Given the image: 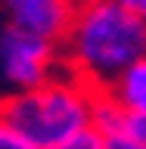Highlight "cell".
<instances>
[{
	"mask_svg": "<svg viewBox=\"0 0 146 149\" xmlns=\"http://www.w3.org/2000/svg\"><path fill=\"white\" fill-rule=\"evenodd\" d=\"M59 50L65 72L106 90L134 59L146 56V22L115 0H78Z\"/></svg>",
	"mask_w": 146,
	"mask_h": 149,
	"instance_id": "obj_1",
	"label": "cell"
},
{
	"mask_svg": "<svg viewBox=\"0 0 146 149\" xmlns=\"http://www.w3.org/2000/svg\"><path fill=\"white\" fill-rule=\"evenodd\" d=\"M96 87L72 72H59L41 87L0 96V121L19 130L34 149H53L72 134L90 127Z\"/></svg>",
	"mask_w": 146,
	"mask_h": 149,
	"instance_id": "obj_2",
	"label": "cell"
},
{
	"mask_svg": "<svg viewBox=\"0 0 146 149\" xmlns=\"http://www.w3.org/2000/svg\"><path fill=\"white\" fill-rule=\"evenodd\" d=\"M62 68L65 62L59 44L19 31L13 25L0 28V81L9 87V93L41 87Z\"/></svg>",
	"mask_w": 146,
	"mask_h": 149,
	"instance_id": "obj_3",
	"label": "cell"
},
{
	"mask_svg": "<svg viewBox=\"0 0 146 149\" xmlns=\"http://www.w3.org/2000/svg\"><path fill=\"white\" fill-rule=\"evenodd\" d=\"M75 9L78 0H0V16L6 25L53 44H62Z\"/></svg>",
	"mask_w": 146,
	"mask_h": 149,
	"instance_id": "obj_4",
	"label": "cell"
},
{
	"mask_svg": "<svg viewBox=\"0 0 146 149\" xmlns=\"http://www.w3.org/2000/svg\"><path fill=\"white\" fill-rule=\"evenodd\" d=\"M106 93H109L128 115H146V56L134 59V62L106 87Z\"/></svg>",
	"mask_w": 146,
	"mask_h": 149,
	"instance_id": "obj_5",
	"label": "cell"
},
{
	"mask_svg": "<svg viewBox=\"0 0 146 149\" xmlns=\"http://www.w3.org/2000/svg\"><path fill=\"white\" fill-rule=\"evenodd\" d=\"M124 124H128V112L106 90H96L93 93V106H90V127L100 130L103 137H112V134H121Z\"/></svg>",
	"mask_w": 146,
	"mask_h": 149,
	"instance_id": "obj_6",
	"label": "cell"
},
{
	"mask_svg": "<svg viewBox=\"0 0 146 149\" xmlns=\"http://www.w3.org/2000/svg\"><path fill=\"white\" fill-rule=\"evenodd\" d=\"M53 149H106V137H103L100 130H93V127H84V130L72 134L68 140H62Z\"/></svg>",
	"mask_w": 146,
	"mask_h": 149,
	"instance_id": "obj_7",
	"label": "cell"
},
{
	"mask_svg": "<svg viewBox=\"0 0 146 149\" xmlns=\"http://www.w3.org/2000/svg\"><path fill=\"white\" fill-rule=\"evenodd\" d=\"M0 149H34V146H31L19 130H13L9 124L0 121Z\"/></svg>",
	"mask_w": 146,
	"mask_h": 149,
	"instance_id": "obj_8",
	"label": "cell"
},
{
	"mask_svg": "<svg viewBox=\"0 0 146 149\" xmlns=\"http://www.w3.org/2000/svg\"><path fill=\"white\" fill-rule=\"evenodd\" d=\"M106 149H146V143L137 140V137H131L128 130H121V134L106 137Z\"/></svg>",
	"mask_w": 146,
	"mask_h": 149,
	"instance_id": "obj_9",
	"label": "cell"
},
{
	"mask_svg": "<svg viewBox=\"0 0 146 149\" xmlns=\"http://www.w3.org/2000/svg\"><path fill=\"white\" fill-rule=\"evenodd\" d=\"M124 130H128L131 137H137V140H143V143H146V115H128Z\"/></svg>",
	"mask_w": 146,
	"mask_h": 149,
	"instance_id": "obj_10",
	"label": "cell"
},
{
	"mask_svg": "<svg viewBox=\"0 0 146 149\" xmlns=\"http://www.w3.org/2000/svg\"><path fill=\"white\" fill-rule=\"evenodd\" d=\"M115 3H121V6L131 9V13H137V16L146 22V0H115Z\"/></svg>",
	"mask_w": 146,
	"mask_h": 149,
	"instance_id": "obj_11",
	"label": "cell"
}]
</instances>
